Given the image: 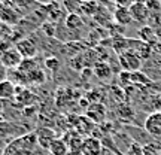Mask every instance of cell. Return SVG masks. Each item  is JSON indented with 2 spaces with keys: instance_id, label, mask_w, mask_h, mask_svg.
I'll return each instance as SVG.
<instances>
[{
  "instance_id": "cell-1",
  "label": "cell",
  "mask_w": 161,
  "mask_h": 155,
  "mask_svg": "<svg viewBox=\"0 0 161 155\" xmlns=\"http://www.w3.org/2000/svg\"><path fill=\"white\" fill-rule=\"evenodd\" d=\"M37 139L36 134H24L17 140H14L5 151V155H31L36 148Z\"/></svg>"
},
{
  "instance_id": "cell-2",
  "label": "cell",
  "mask_w": 161,
  "mask_h": 155,
  "mask_svg": "<svg viewBox=\"0 0 161 155\" xmlns=\"http://www.w3.org/2000/svg\"><path fill=\"white\" fill-rule=\"evenodd\" d=\"M119 64H121V67L124 69V72L134 73V72H139L140 66H142V60L134 52L125 51V52H122V54H119Z\"/></svg>"
},
{
  "instance_id": "cell-3",
  "label": "cell",
  "mask_w": 161,
  "mask_h": 155,
  "mask_svg": "<svg viewBox=\"0 0 161 155\" xmlns=\"http://www.w3.org/2000/svg\"><path fill=\"white\" fill-rule=\"evenodd\" d=\"M24 58L23 55L18 52V49L15 46H12L9 51H6L2 58H0V63L5 66L6 69H19V66L23 64Z\"/></svg>"
},
{
  "instance_id": "cell-4",
  "label": "cell",
  "mask_w": 161,
  "mask_h": 155,
  "mask_svg": "<svg viewBox=\"0 0 161 155\" xmlns=\"http://www.w3.org/2000/svg\"><path fill=\"white\" fill-rule=\"evenodd\" d=\"M130 14H131L133 21H136V23H139V24H146L151 17L149 9L146 8L145 2H140V0L134 2V3L130 6Z\"/></svg>"
},
{
  "instance_id": "cell-5",
  "label": "cell",
  "mask_w": 161,
  "mask_h": 155,
  "mask_svg": "<svg viewBox=\"0 0 161 155\" xmlns=\"http://www.w3.org/2000/svg\"><path fill=\"white\" fill-rule=\"evenodd\" d=\"M15 48L23 55L24 60H33L37 55V46L31 39H21L15 43Z\"/></svg>"
},
{
  "instance_id": "cell-6",
  "label": "cell",
  "mask_w": 161,
  "mask_h": 155,
  "mask_svg": "<svg viewBox=\"0 0 161 155\" xmlns=\"http://www.w3.org/2000/svg\"><path fill=\"white\" fill-rule=\"evenodd\" d=\"M35 134H36V139H37V145H40V146L45 148V149H49L51 143L57 139L55 137L54 130L48 128V127H45V128H39L37 133H35Z\"/></svg>"
},
{
  "instance_id": "cell-7",
  "label": "cell",
  "mask_w": 161,
  "mask_h": 155,
  "mask_svg": "<svg viewBox=\"0 0 161 155\" xmlns=\"http://www.w3.org/2000/svg\"><path fill=\"white\" fill-rule=\"evenodd\" d=\"M17 86L11 79H5L0 82V100H14L17 97Z\"/></svg>"
},
{
  "instance_id": "cell-8",
  "label": "cell",
  "mask_w": 161,
  "mask_h": 155,
  "mask_svg": "<svg viewBox=\"0 0 161 155\" xmlns=\"http://www.w3.org/2000/svg\"><path fill=\"white\" fill-rule=\"evenodd\" d=\"M146 131L155 136H161V112H154L148 116V119L145 122Z\"/></svg>"
},
{
  "instance_id": "cell-9",
  "label": "cell",
  "mask_w": 161,
  "mask_h": 155,
  "mask_svg": "<svg viewBox=\"0 0 161 155\" xmlns=\"http://www.w3.org/2000/svg\"><path fill=\"white\" fill-rule=\"evenodd\" d=\"M80 151L84 155H102V143H100V140L94 137H86L84 139Z\"/></svg>"
},
{
  "instance_id": "cell-10",
  "label": "cell",
  "mask_w": 161,
  "mask_h": 155,
  "mask_svg": "<svg viewBox=\"0 0 161 155\" xmlns=\"http://www.w3.org/2000/svg\"><path fill=\"white\" fill-rule=\"evenodd\" d=\"M114 19L116 21V24H119L122 27L125 25H130L133 23L131 14H130V8H125V6H116L115 12H114Z\"/></svg>"
},
{
  "instance_id": "cell-11",
  "label": "cell",
  "mask_w": 161,
  "mask_h": 155,
  "mask_svg": "<svg viewBox=\"0 0 161 155\" xmlns=\"http://www.w3.org/2000/svg\"><path fill=\"white\" fill-rule=\"evenodd\" d=\"M49 154L51 155H67L69 152V145L63 137H57L49 146Z\"/></svg>"
},
{
  "instance_id": "cell-12",
  "label": "cell",
  "mask_w": 161,
  "mask_h": 155,
  "mask_svg": "<svg viewBox=\"0 0 161 155\" xmlns=\"http://www.w3.org/2000/svg\"><path fill=\"white\" fill-rule=\"evenodd\" d=\"M139 39L142 40L143 43H148V45H151V43H154L157 40V35H155V30L152 29L151 25H143L142 29L139 30Z\"/></svg>"
},
{
  "instance_id": "cell-13",
  "label": "cell",
  "mask_w": 161,
  "mask_h": 155,
  "mask_svg": "<svg viewBox=\"0 0 161 155\" xmlns=\"http://www.w3.org/2000/svg\"><path fill=\"white\" fill-rule=\"evenodd\" d=\"M94 75L97 76L98 79H109L110 76H112V69L109 67V64L108 63H97L94 66Z\"/></svg>"
},
{
  "instance_id": "cell-14",
  "label": "cell",
  "mask_w": 161,
  "mask_h": 155,
  "mask_svg": "<svg viewBox=\"0 0 161 155\" xmlns=\"http://www.w3.org/2000/svg\"><path fill=\"white\" fill-rule=\"evenodd\" d=\"M66 27L72 31H76V30H79L82 27V19L79 18V15H76V14H70L66 17V24H64Z\"/></svg>"
},
{
  "instance_id": "cell-15",
  "label": "cell",
  "mask_w": 161,
  "mask_h": 155,
  "mask_svg": "<svg viewBox=\"0 0 161 155\" xmlns=\"http://www.w3.org/2000/svg\"><path fill=\"white\" fill-rule=\"evenodd\" d=\"M25 82H31V84L40 85V84L45 82V75H43V72H40L39 69H36L25 75Z\"/></svg>"
},
{
  "instance_id": "cell-16",
  "label": "cell",
  "mask_w": 161,
  "mask_h": 155,
  "mask_svg": "<svg viewBox=\"0 0 161 155\" xmlns=\"http://www.w3.org/2000/svg\"><path fill=\"white\" fill-rule=\"evenodd\" d=\"M90 108L91 109L88 110V116L92 121H102L104 118V106H102V104H92Z\"/></svg>"
},
{
  "instance_id": "cell-17",
  "label": "cell",
  "mask_w": 161,
  "mask_h": 155,
  "mask_svg": "<svg viewBox=\"0 0 161 155\" xmlns=\"http://www.w3.org/2000/svg\"><path fill=\"white\" fill-rule=\"evenodd\" d=\"M145 5L149 9L151 15L152 14H161V3L160 0H145Z\"/></svg>"
},
{
  "instance_id": "cell-18",
  "label": "cell",
  "mask_w": 161,
  "mask_h": 155,
  "mask_svg": "<svg viewBox=\"0 0 161 155\" xmlns=\"http://www.w3.org/2000/svg\"><path fill=\"white\" fill-rule=\"evenodd\" d=\"M12 46H14V45H12V42H8L6 39L0 40V58H2V55H3L6 51H9Z\"/></svg>"
},
{
  "instance_id": "cell-19",
  "label": "cell",
  "mask_w": 161,
  "mask_h": 155,
  "mask_svg": "<svg viewBox=\"0 0 161 155\" xmlns=\"http://www.w3.org/2000/svg\"><path fill=\"white\" fill-rule=\"evenodd\" d=\"M45 66L48 67V69H51L52 72H55V70L58 69V66H60V63H58L57 58H48L45 61Z\"/></svg>"
},
{
  "instance_id": "cell-20",
  "label": "cell",
  "mask_w": 161,
  "mask_h": 155,
  "mask_svg": "<svg viewBox=\"0 0 161 155\" xmlns=\"http://www.w3.org/2000/svg\"><path fill=\"white\" fill-rule=\"evenodd\" d=\"M116 5L118 6H125V8H130V6L134 3V2H137V0H115Z\"/></svg>"
},
{
  "instance_id": "cell-21",
  "label": "cell",
  "mask_w": 161,
  "mask_h": 155,
  "mask_svg": "<svg viewBox=\"0 0 161 155\" xmlns=\"http://www.w3.org/2000/svg\"><path fill=\"white\" fill-rule=\"evenodd\" d=\"M14 3H15L18 8H25V6L31 5V0H14Z\"/></svg>"
},
{
  "instance_id": "cell-22",
  "label": "cell",
  "mask_w": 161,
  "mask_h": 155,
  "mask_svg": "<svg viewBox=\"0 0 161 155\" xmlns=\"http://www.w3.org/2000/svg\"><path fill=\"white\" fill-rule=\"evenodd\" d=\"M5 79H8V78H6V67L0 63V82L5 80Z\"/></svg>"
},
{
  "instance_id": "cell-23",
  "label": "cell",
  "mask_w": 161,
  "mask_h": 155,
  "mask_svg": "<svg viewBox=\"0 0 161 155\" xmlns=\"http://www.w3.org/2000/svg\"><path fill=\"white\" fill-rule=\"evenodd\" d=\"M5 30H8V25L0 23V37H3V35H5Z\"/></svg>"
},
{
  "instance_id": "cell-24",
  "label": "cell",
  "mask_w": 161,
  "mask_h": 155,
  "mask_svg": "<svg viewBox=\"0 0 161 155\" xmlns=\"http://www.w3.org/2000/svg\"><path fill=\"white\" fill-rule=\"evenodd\" d=\"M67 155H84V154H82V151H69Z\"/></svg>"
},
{
  "instance_id": "cell-25",
  "label": "cell",
  "mask_w": 161,
  "mask_h": 155,
  "mask_svg": "<svg viewBox=\"0 0 161 155\" xmlns=\"http://www.w3.org/2000/svg\"><path fill=\"white\" fill-rule=\"evenodd\" d=\"M3 110H5V108H3V100H0V116L3 115Z\"/></svg>"
},
{
  "instance_id": "cell-26",
  "label": "cell",
  "mask_w": 161,
  "mask_h": 155,
  "mask_svg": "<svg viewBox=\"0 0 161 155\" xmlns=\"http://www.w3.org/2000/svg\"><path fill=\"white\" fill-rule=\"evenodd\" d=\"M0 155H5V151L2 149V148H0Z\"/></svg>"
},
{
  "instance_id": "cell-27",
  "label": "cell",
  "mask_w": 161,
  "mask_h": 155,
  "mask_svg": "<svg viewBox=\"0 0 161 155\" xmlns=\"http://www.w3.org/2000/svg\"><path fill=\"white\" fill-rule=\"evenodd\" d=\"M160 3H161V0H160Z\"/></svg>"
}]
</instances>
